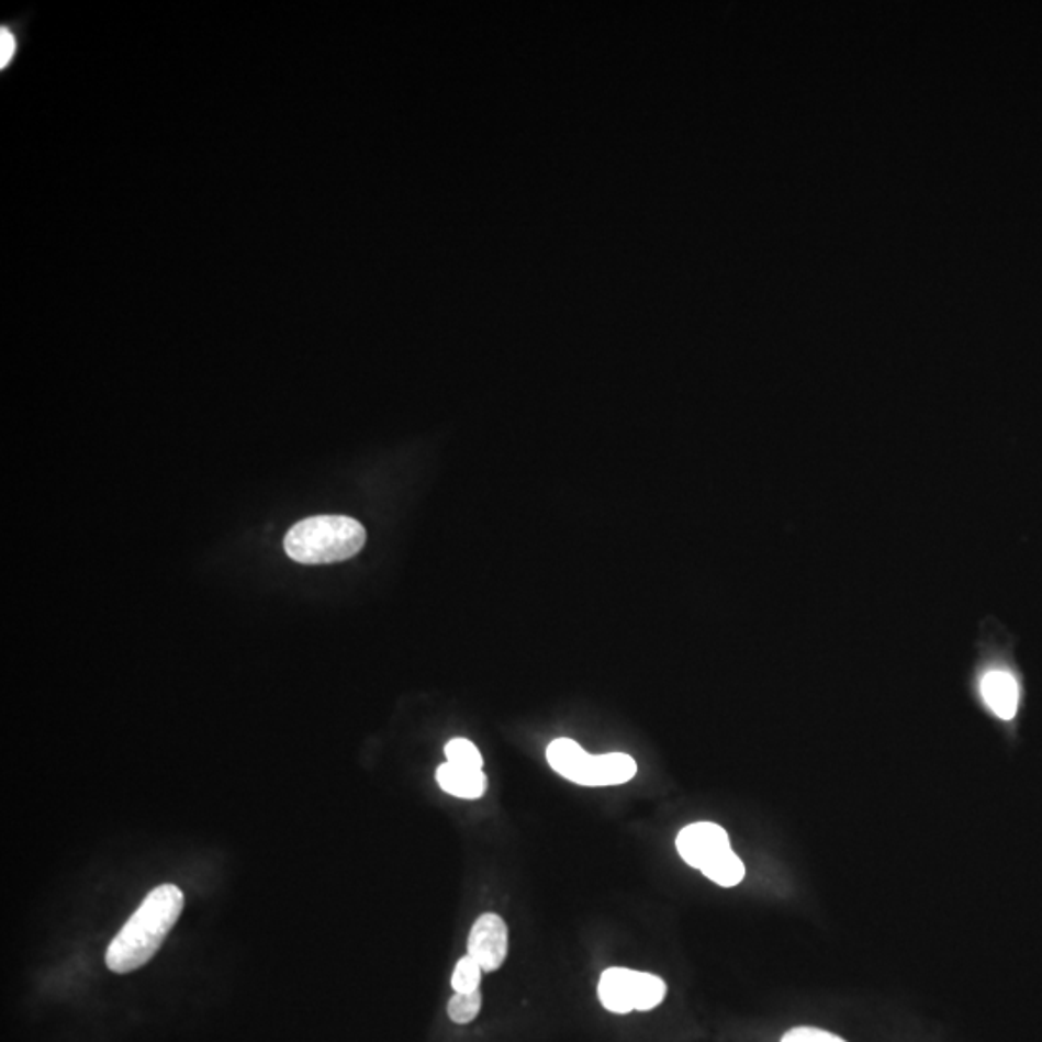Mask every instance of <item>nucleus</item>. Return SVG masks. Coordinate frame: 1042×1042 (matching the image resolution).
I'll return each instance as SVG.
<instances>
[{
  "instance_id": "10",
  "label": "nucleus",
  "mask_w": 1042,
  "mask_h": 1042,
  "mask_svg": "<svg viewBox=\"0 0 1042 1042\" xmlns=\"http://www.w3.org/2000/svg\"><path fill=\"white\" fill-rule=\"evenodd\" d=\"M664 996H666V983L661 977L636 971V985H634V1008L636 1010H653L664 1000Z\"/></svg>"
},
{
  "instance_id": "16",
  "label": "nucleus",
  "mask_w": 1042,
  "mask_h": 1042,
  "mask_svg": "<svg viewBox=\"0 0 1042 1042\" xmlns=\"http://www.w3.org/2000/svg\"><path fill=\"white\" fill-rule=\"evenodd\" d=\"M782 1042H845L836 1037V1034L822 1031V1029H813V1027H797L784 1034Z\"/></svg>"
},
{
  "instance_id": "3",
  "label": "nucleus",
  "mask_w": 1042,
  "mask_h": 1042,
  "mask_svg": "<svg viewBox=\"0 0 1042 1042\" xmlns=\"http://www.w3.org/2000/svg\"><path fill=\"white\" fill-rule=\"evenodd\" d=\"M677 853L690 867L703 869L732 850L725 828L715 822H695L676 838Z\"/></svg>"
},
{
  "instance_id": "8",
  "label": "nucleus",
  "mask_w": 1042,
  "mask_h": 1042,
  "mask_svg": "<svg viewBox=\"0 0 1042 1042\" xmlns=\"http://www.w3.org/2000/svg\"><path fill=\"white\" fill-rule=\"evenodd\" d=\"M437 782L446 794L462 797V799H478L485 794L486 789L485 772L463 769L452 763L438 766Z\"/></svg>"
},
{
  "instance_id": "7",
  "label": "nucleus",
  "mask_w": 1042,
  "mask_h": 1042,
  "mask_svg": "<svg viewBox=\"0 0 1042 1042\" xmlns=\"http://www.w3.org/2000/svg\"><path fill=\"white\" fill-rule=\"evenodd\" d=\"M634 985L636 971L624 967H610L598 981V998L606 1010L614 1013H629L634 1008Z\"/></svg>"
},
{
  "instance_id": "15",
  "label": "nucleus",
  "mask_w": 1042,
  "mask_h": 1042,
  "mask_svg": "<svg viewBox=\"0 0 1042 1042\" xmlns=\"http://www.w3.org/2000/svg\"><path fill=\"white\" fill-rule=\"evenodd\" d=\"M20 40H22V33H18L14 24H2L0 27V68L2 70L10 66L14 56L18 55Z\"/></svg>"
},
{
  "instance_id": "6",
  "label": "nucleus",
  "mask_w": 1042,
  "mask_h": 1042,
  "mask_svg": "<svg viewBox=\"0 0 1042 1042\" xmlns=\"http://www.w3.org/2000/svg\"><path fill=\"white\" fill-rule=\"evenodd\" d=\"M981 695L987 707L1002 720L1018 715L1019 684L1006 670H990L981 682Z\"/></svg>"
},
{
  "instance_id": "1",
  "label": "nucleus",
  "mask_w": 1042,
  "mask_h": 1042,
  "mask_svg": "<svg viewBox=\"0 0 1042 1042\" xmlns=\"http://www.w3.org/2000/svg\"><path fill=\"white\" fill-rule=\"evenodd\" d=\"M183 894L175 884H163L145 896L142 906L127 919L107 950V967L112 973H132L152 962L178 917L182 916Z\"/></svg>"
},
{
  "instance_id": "5",
  "label": "nucleus",
  "mask_w": 1042,
  "mask_h": 1042,
  "mask_svg": "<svg viewBox=\"0 0 1042 1042\" xmlns=\"http://www.w3.org/2000/svg\"><path fill=\"white\" fill-rule=\"evenodd\" d=\"M547 759L554 771L580 786H601L598 782V757L590 755L580 743L568 738H558L547 749Z\"/></svg>"
},
{
  "instance_id": "13",
  "label": "nucleus",
  "mask_w": 1042,
  "mask_h": 1042,
  "mask_svg": "<svg viewBox=\"0 0 1042 1042\" xmlns=\"http://www.w3.org/2000/svg\"><path fill=\"white\" fill-rule=\"evenodd\" d=\"M481 973H483L481 965L470 954L463 955L462 960L456 963V970L452 973L453 993L468 995V993L479 990Z\"/></svg>"
},
{
  "instance_id": "9",
  "label": "nucleus",
  "mask_w": 1042,
  "mask_h": 1042,
  "mask_svg": "<svg viewBox=\"0 0 1042 1042\" xmlns=\"http://www.w3.org/2000/svg\"><path fill=\"white\" fill-rule=\"evenodd\" d=\"M637 764L626 753L598 755V782L601 786H618L636 776Z\"/></svg>"
},
{
  "instance_id": "2",
  "label": "nucleus",
  "mask_w": 1042,
  "mask_h": 1042,
  "mask_svg": "<svg viewBox=\"0 0 1042 1042\" xmlns=\"http://www.w3.org/2000/svg\"><path fill=\"white\" fill-rule=\"evenodd\" d=\"M366 541V527L354 517L313 516L288 529L284 550L300 564H333L356 557Z\"/></svg>"
},
{
  "instance_id": "11",
  "label": "nucleus",
  "mask_w": 1042,
  "mask_h": 1042,
  "mask_svg": "<svg viewBox=\"0 0 1042 1042\" xmlns=\"http://www.w3.org/2000/svg\"><path fill=\"white\" fill-rule=\"evenodd\" d=\"M701 873L707 876L708 881L718 884V886L732 888V886L743 881L746 867H743L740 858L733 853V850H730V852L725 853L722 858H718L715 863H710V865L703 869Z\"/></svg>"
},
{
  "instance_id": "14",
  "label": "nucleus",
  "mask_w": 1042,
  "mask_h": 1042,
  "mask_svg": "<svg viewBox=\"0 0 1042 1042\" xmlns=\"http://www.w3.org/2000/svg\"><path fill=\"white\" fill-rule=\"evenodd\" d=\"M479 1011H481V993L479 990L468 993V995L456 993L452 1000L448 1002V1016H450L453 1023H460V1026L471 1023L473 1019L478 1018Z\"/></svg>"
},
{
  "instance_id": "4",
  "label": "nucleus",
  "mask_w": 1042,
  "mask_h": 1042,
  "mask_svg": "<svg viewBox=\"0 0 1042 1042\" xmlns=\"http://www.w3.org/2000/svg\"><path fill=\"white\" fill-rule=\"evenodd\" d=\"M468 954L483 971L501 970L508 954V927L496 914H485L473 923L468 940Z\"/></svg>"
},
{
  "instance_id": "12",
  "label": "nucleus",
  "mask_w": 1042,
  "mask_h": 1042,
  "mask_svg": "<svg viewBox=\"0 0 1042 1042\" xmlns=\"http://www.w3.org/2000/svg\"><path fill=\"white\" fill-rule=\"evenodd\" d=\"M445 753L448 763L463 766V769H473V771H483L481 751L470 740L453 738L446 743Z\"/></svg>"
}]
</instances>
